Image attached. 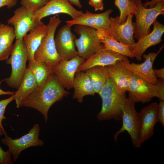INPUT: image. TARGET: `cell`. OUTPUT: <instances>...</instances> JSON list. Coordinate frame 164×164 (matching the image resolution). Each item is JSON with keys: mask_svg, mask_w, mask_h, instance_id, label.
Segmentation results:
<instances>
[{"mask_svg": "<svg viewBox=\"0 0 164 164\" xmlns=\"http://www.w3.org/2000/svg\"><path fill=\"white\" fill-rule=\"evenodd\" d=\"M64 88L52 73L42 85L38 87L25 99L20 107H28L36 109L43 115L45 121L47 123L49 110L51 106L70 94Z\"/></svg>", "mask_w": 164, "mask_h": 164, "instance_id": "cell-1", "label": "cell"}, {"mask_svg": "<svg viewBox=\"0 0 164 164\" xmlns=\"http://www.w3.org/2000/svg\"><path fill=\"white\" fill-rule=\"evenodd\" d=\"M98 94L101 98L102 105L101 111L97 115L98 120H122L121 107L127 98L125 94L118 93L109 78Z\"/></svg>", "mask_w": 164, "mask_h": 164, "instance_id": "cell-2", "label": "cell"}, {"mask_svg": "<svg viewBox=\"0 0 164 164\" xmlns=\"http://www.w3.org/2000/svg\"><path fill=\"white\" fill-rule=\"evenodd\" d=\"M58 15L50 17L46 26L47 33L35 52L34 60L46 63L52 70L53 68L62 60L57 53L54 41V34L56 29L60 23Z\"/></svg>", "mask_w": 164, "mask_h": 164, "instance_id": "cell-3", "label": "cell"}, {"mask_svg": "<svg viewBox=\"0 0 164 164\" xmlns=\"http://www.w3.org/2000/svg\"><path fill=\"white\" fill-rule=\"evenodd\" d=\"M10 55L6 62L11 65V73L10 77L5 80L10 87L18 89L27 68L26 63L28 60L23 39L16 40Z\"/></svg>", "mask_w": 164, "mask_h": 164, "instance_id": "cell-4", "label": "cell"}, {"mask_svg": "<svg viewBox=\"0 0 164 164\" xmlns=\"http://www.w3.org/2000/svg\"><path fill=\"white\" fill-rule=\"evenodd\" d=\"M135 102L129 97L126 99L121 107L122 111L121 127L114 135V139L117 142L118 135L126 131L130 136L133 145L135 148L140 147V118L139 113L135 108Z\"/></svg>", "mask_w": 164, "mask_h": 164, "instance_id": "cell-5", "label": "cell"}, {"mask_svg": "<svg viewBox=\"0 0 164 164\" xmlns=\"http://www.w3.org/2000/svg\"><path fill=\"white\" fill-rule=\"evenodd\" d=\"M137 6L135 14L136 21L134 38L138 40L150 32V26L160 15H164V1L159 2L154 7L149 9L144 7L142 0H135Z\"/></svg>", "mask_w": 164, "mask_h": 164, "instance_id": "cell-6", "label": "cell"}, {"mask_svg": "<svg viewBox=\"0 0 164 164\" xmlns=\"http://www.w3.org/2000/svg\"><path fill=\"white\" fill-rule=\"evenodd\" d=\"M40 127L38 124H35L29 132L20 138L13 139L5 136L1 140L2 143L7 146L15 162L24 150L31 147L42 146L44 142L39 138Z\"/></svg>", "mask_w": 164, "mask_h": 164, "instance_id": "cell-7", "label": "cell"}, {"mask_svg": "<svg viewBox=\"0 0 164 164\" xmlns=\"http://www.w3.org/2000/svg\"><path fill=\"white\" fill-rule=\"evenodd\" d=\"M74 30L80 36L78 39L76 38L74 41L78 55L86 60L95 53L96 45L101 43L96 29L90 27L77 25Z\"/></svg>", "mask_w": 164, "mask_h": 164, "instance_id": "cell-8", "label": "cell"}, {"mask_svg": "<svg viewBox=\"0 0 164 164\" xmlns=\"http://www.w3.org/2000/svg\"><path fill=\"white\" fill-rule=\"evenodd\" d=\"M132 14L128 15L125 21L122 23L118 22L119 16L110 17L109 27L106 29L108 34L117 41L129 46L132 51L135 44L134 35L135 23L132 21Z\"/></svg>", "mask_w": 164, "mask_h": 164, "instance_id": "cell-9", "label": "cell"}, {"mask_svg": "<svg viewBox=\"0 0 164 164\" xmlns=\"http://www.w3.org/2000/svg\"><path fill=\"white\" fill-rule=\"evenodd\" d=\"M95 47V53L85 60L79 67L77 72L85 71L96 66L105 67L128 58L127 56L107 49L101 43L96 44Z\"/></svg>", "mask_w": 164, "mask_h": 164, "instance_id": "cell-10", "label": "cell"}, {"mask_svg": "<svg viewBox=\"0 0 164 164\" xmlns=\"http://www.w3.org/2000/svg\"><path fill=\"white\" fill-rule=\"evenodd\" d=\"M129 87L128 97L135 103L148 102L158 96L156 85L134 73L130 79Z\"/></svg>", "mask_w": 164, "mask_h": 164, "instance_id": "cell-11", "label": "cell"}, {"mask_svg": "<svg viewBox=\"0 0 164 164\" xmlns=\"http://www.w3.org/2000/svg\"><path fill=\"white\" fill-rule=\"evenodd\" d=\"M85 60L77 55L68 60H62L52 69L55 77L64 88L68 90L73 88L76 73Z\"/></svg>", "mask_w": 164, "mask_h": 164, "instance_id": "cell-12", "label": "cell"}, {"mask_svg": "<svg viewBox=\"0 0 164 164\" xmlns=\"http://www.w3.org/2000/svg\"><path fill=\"white\" fill-rule=\"evenodd\" d=\"M33 12L22 6L16 9L14 15L7 20L8 23L14 27L16 40L22 39L31 29L44 24L43 22L37 23L34 21L33 17Z\"/></svg>", "mask_w": 164, "mask_h": 164, "instance_id": "cell-13", "label": "cell"}, {"mask_svg": "<svg viewBox=\"0 0 164 164\" xmlns=\"http://www.w3.org/2000/svg\"><path fill=\"white\" fill-rule=\"evenodd\" d=\"M60 13L68 14L74 19L81 16L83 13L75 9L68 0H50L42 8L34 12L33 17L36 22L39 23L45 17Z\"/></svg>", "mask_w": 164, "mask_h": 164, "instance_id": "cell-14", "label": "cell"}, {"mask_svg": "<svg viewBox=\"0 0 164 164\" xmlns=\"http://www.w3.org/2000/svg\"><path fill=\"white\" fill-rule=\"evenodd\" d=\"M163 48L164 45H162L157 53L152 52L147 55L143 54L142 56L145 60L144 62L140 64L130 63L128 58L119 61L133 73L156 85L158 79L154 74L153 64L156 57Z\"/></svg>", "mask_w": 164, "mask_h": 164, "instance_id": "cell-15", "label": "cell"}, {"mask_svg": "<svg viewBox=\"0 0 164 164\" xmlns=\"http://www.w3.org/2000/svg\"><path fill=\"white\" fill-rule=\"evenodd\" d=\"M71 27L67 24L64 25L58 30L54 39L56 51L63 60H70L78 55L74 43L76 36Z\"/></svg>", "mask_w": 164, "mask_h": 164, "instance_id": "cell-16", "label": "cell"}, {"mask_svg": "<svg viewBox=\"0 0 164 164\" xmlns=\"http://www.w3.org/2000/svg\"><path fill=\"white\" fill-rule=\"evenodd\" d=\"M158 104L155 102L143 108L139 113L140 118L139 142L142 144L153 135L154 128L158 122Z\"/></svg>", "mask_w": 164, "mask_h": 164, "instance_id": "cell-17", "label": "cell"}, {"mask_svg": "<svg viewBox=\"0 0 164 164\" xmlns=\"http://www.w3.org/2000/svg\"><path fill=\"white\" fill-rule=\"evenodd\" d=\"M153 24V27L152 32L141 37L135 43L134 46L132 51L134 57L138 61L142 60V56L147 49L159 44L162 41L164 26L156 20Z\"/></svg>", "mask_w": 164, "mask_h": 164, "instance_id": "cell-18", "label": "cell"}, {"mask_svg": "<svg viewBox=\"0 0 164 164\" xmlns=\"http://www.w3.org/2000/svg\"><path fill=\"white\" fill-rule=\"evenodd\" d=\"M113 10L110 9L104 12L95 14L87 10L85 13L74 19L67 20L66 24L71 26L74 25H80L90 27L95 29H108L110 24L109 15Z\"/></svg>", "mask_w": 164, "mask_h": 164, "instance_id": "cell-19", "label": "cell"}, {"mask_svg": "<svg viewBox=\"0 0 164 164\" xmlns=\"http://www.w3.org/2000/svg\"><path fill=\"white\" fill-rule=\"evenodd\" d=\"M105 67L117 92L121 94L128 92L129 83L133 73L119 61Z\"/></svg>", "mask_w": 164, "mask_h": 164, "instance_id": "cell-20", "label": "cell"}, {"mask_svg": "<svg viewBox=\"0 0 164 164\" xmlns=\"http://www.w3.org/2000/svg\"><path fill=\"white\" fill-rule=\"evenodd\" d=\"M29 34H26L23 39L26 47L28 60H34L35 52L39 46L41 42L47 33L46 25L44 24L36 26L29 31Z\"/></svg>", "mask_w": 164, "mask_h": 164, "instance_id": "cell-21", "label": "cell"}, {"mask_svg": "<svg viewBox=\"0 0 164 164\" xmlns=\"http://www.w3.org/2000/svg\"><path fill=\"white\" fill-rule=\"evenodd\" d=\"M74 92L73 99H77L80 103L83 101L86 95L94 96V90L90 79L85 71L77 72L75 74L73 84Z\"/></svg>", "mask_w": 164, "mask_h": 164, "instance_id": "cell-22", "label": "cell"}, {"mask_svg": "<svg viewBox=\"0 0 164 164\" xmlns=\"http://www.w3.org/2000/svg\"><path fill=\"white\" fill-rule=\"evenodd\" d=\"M38 85L30 69L27 68L18 90L15 92L14 98L17 108L30 94L34 91Z\"/></svg>", "mask_w": 164, "mask_h": 164, "instance_id": "cell-23", "label": "cell"}, {"mask_svg": "<svg viewBox=\"0 0 164 164\" xmlns=\"http://www.w3.org/2000/svg\"><path fill=\"white\" fill-rule=\"evenodd\" d=\"M97 35L101 43L107 49L132 58V51L128 46L114 39L108 33L106 29L96 30Z\"/></svg>", "mask_w": 164, "mask_h": 164, "instance_id": "cell-24", "label": "cell"}, {"mask_svg": "<svg viewBox=\"0 0 164 164\" xmlns=\"http://www.w3.org/2000/svg\"><path fill=\"white\" fill-rule=\"evenodd\" d=\"M15 38L14 28L7 25L0 24V60H6L11 54L13 42Z\"/></svg>", "mask_w": 164, "mask_h": 164, "instance_id": "cell-25", "label": "cell"}, {"mask_svg": "<svg viewBox=\"0 0 164 164\" xmlns=\"http://www.w3.org/2000/svg\"><path fill=\"white\" fill-rule=\"evenodd\" d=\"M88 75L95 93L98 94L110 78L106 67L96 66L85 71Z\"/></svg>", "mask_w": 164, "mask_h": 164, "instance_id": "cell-26", "label": "cell"}, {"mask_svg": "<svg viewBox=\"0 0 164 164\" xmlns=\"http://www.w3.org/2000/svg\"><path fill=\"white\" fill-rule=\"evenodd\" d=\"M29 67L34 75L38 87L42 85L51 74L52 70L45 62L34 60L29 61Z\"/></svg>", "mask_w": 164, "mask_h": 164, "instance_id": "cell-27", "label": "cell"}, {"mask_svg": "<svg viewBox=\"0 0 164 164\" xmlns=\"http://www.w3.org/2000/svg\"><path fill=\"white\" fill-rule=\"evenodd\" d=\"M114 4L119 11L118 19L119 23L125 22L128 15L135 14L137 6L135 0H115Z\"/></svg>", "mask_w": 164, "mask_h": 164, "instance_id": "cell-28", "label": "cell"}, {"mask_svg": "<svg viewBox=\"0 0 164 164\" xmlns=\"http://www.w3.org/2000/svg\"><path fill=\"white\" fill-rule=\"evenodd\" d=\"M50 0H21L20 4L34 12L42 8Z\"/></svg>", "mask_w": 164, "mask_h": 164, "instance_id": "cell-29", "label": "cell"}, {"mask_svg": "<svg viewBox=\"0 0 164 164\" xmlns=\"http://www.w3.org/2000/svg\"><path fill=\"white\" fill-rule=\"evenodd\" d=\"M14 95L7 99L0 101V135L4 134L5 136L7 135V134L5 130L2 125V120L6 119L4 115L5 108L13 100H14Z\"/></svg>", "mask_w": 164, "mask_h": 164, "instance_id": "cell-30", "label": "cell"}, {"mask_svg": "<svg viewBox=\"0 0 164 164\" xmlns=\"http://www.w3.org/2000/svg\"><path fill=\"white\" fill-rule=\"evenodd\" d=\"M12 154L9 149L5 151L0 146V164H12Z\"/></svg>", "mask_w": 164, "mask_h": 164, "instance_id": "cell-31", "label": "cell"}, {"mask_svg": "<svg viewBox=\"0 0 164 164\" xmlns=\"http://www.w3.org/2000/svg\"><path fill=\"white\" fill-rule=\"evenodd\" d=\"M157 87L158 96L159 101H164V80L159 78L158 82L156 84Z\"/></svg>", "mask_w": 164, "mask_h": 164, "instance_id": "cell-32", "label": "cell"}, {"mask_svg": "<svg viewBox=\"0 0 164 164\" xmlns=\"http://www.w3.org/2000/svg\"><path fill=\"white\" fill-rule=\"evenodd\" d=\"M158 121L160 122L164 127V101H160L158 104L157 111Z\"/></svg>", "mask_w": 164, "mask_h": 164, "instance_id": "cell-33", "label": "cell"}, {"mask_svg": "<svg viewBox=\"0 0 164 164\" xmlns=\"http://www.w3.org/2000/svg\"><path fill=\"white\" fill-rule=\"evenodd\" d=\"M89 4L94 8L95 11L104 9L103 0H89Z\"/></svg>", "mask_w": 164, "mask_h": 164, "instance_id": "cell-34", "label": "cell"}, {"mask_svg": "<svg viewBox=\"0 0 164 164\" xmlns=\"http://www.w3.org/2000/svg\"><path fill=\"white\" fill-rule=\"evenodd\" d=\"M17 0H0V8L7 6L8 9L14 6L16 4Z\"/></svg>", "mask_w": 164, "mask_h": 164, "instance_id": "cell-35", "label": "cell"}, {"mask_svg": "<svg viewBox=\"0 0 164 164\" xmlns=\"http://www.w3.org/2000/svg\"><path fill=\"white\" fill-rule=\"evenodd\" d=\"M161 1H164V0H151L149 1H146V2L142 4L143 6L145 8H147L149 6V8L154 7L159 2Z\"/></svg>", "mask_w": 164, "mask_h": 164, "instance_id": "cell-36", "label": "cell"}, {"mask_svg": "<svg viewBox=\"0 0 164 164\" xmlns=\"http://www.w3.org/2000/svg\"><path fill=\"white\" fill-rule=\"evenodd\" d=\"M154 73L157 78L164 79V68L159 69H153Z\"/></svg>", "mask_w": 164, "mask_h": 164, "instance_id": "cell-37", "label": "cell"}, {"mask_svg": "<svg viewBox=\"0 0 164 164\" xmlns=\"http://www.w3.org/2000/svg\"><path fill=\"white\" fill-rule=\"evenodd\" d=\"M69 2L71 5H73L80 8L82 5L80 1V0H68Z\"/></svg>", "mask_w": 164, "mask_h": 164, "instance_id": "cell-38", "label": "cell"}, {"mask_svg": "<svg viewBox=\"0 0 164 164\" xmlns=\"http://www.w3.org/2000/svg\"><path fill=\"white\" fill-rule=\"evenodd\" d=\"M1 82H0V84H1ZM15 92L14 91H2V89L0 88V95H14L15 94Z\"/></svg>", "mask_w": 164, "mask_h": 164, "instance_id": "cell-39", "label": "cell"}, {"mask_svg": "<svg viewBox=\"0 0 164 164\" xmlns=\"http://www.w3.org/2000/svg\"><path fill=\"white\" fill-rule=\"evenodd\" d=\"M1 23V22H0V24Z\"/></svg>", "mask_w": 164, "mask_h": 164, "instance_id": "cell-40", "label": "cell"}]
</instances>
